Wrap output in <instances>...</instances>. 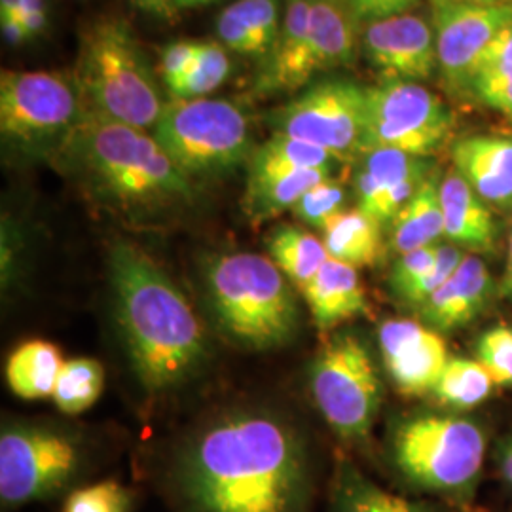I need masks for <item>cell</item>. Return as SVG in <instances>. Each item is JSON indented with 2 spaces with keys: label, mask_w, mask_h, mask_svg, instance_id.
Instances as JSON below:
<instances>
[{
  "label": "cell",
  "mask_w": 512,
  "mask_h": 512,
  "mask_svg": "<svg viewBox=\"0 0 512 512\" xmlns=\"http://www.w3.org/2000/svg\"><path fill=\"white\" fill-rule=\"evenodd\" d=\"M173 484L186 512H308L310 452L287 421L234 414L184 448Z\"/></svg>",
  "instance_id": "6da1fadb"
},
{
  "label": "cell",
  "mask_w": 512,
  "mask_h": 512,
  "mask_svg": "<svg viewBox=\"0 0 512 512\" xmlns=\"http://www.w3.org/2000/svg\"><path fill=\"white\" fill-rule=\"evenodd\" d=\"M114 310L129 359L148 391L173 389L205 361L202 319L164 268L128 239L109 247Z\"/></svg>",
  "instance_id": "7a4b0ae2"
},
{
  "label": "cell",
  "mask_w": 512,
  "mask_h": 512,
  "mask_svg": "<svg viewBox=\"0 0 512 512\" xmlns=\"http://www.w3.org/2000/svg\"><path fill=\"white\" fill-rule=\"evenodd\" d=\"M55 162L110 209L148 217L190 205L194 181L145 129L86 116L55 150Z\"/></svg>",
  "instance_id": "3957f363"
},
{
  "label": "cell",
  "mask_w": 512,
  "mask_h": 512,
  "mask_svg": "<svg viewBox=\"0 0 512 512\" xmlns=\"http://www.w3.org/2000/svg\"><path fill=\"white\" fill-rule=\"evenodd\" d=\"M73 80L86 116L147 131L164 112L147 54L124 18L105 16L82 29Z\"/></svg>",
  "instance_id": "277c9868"
},
{
  "label": "cell",
  "mask_w": 512,
  "mask_h": 512,
  "mask_svg": "<svg viewBox=\"0 0 512 512\" xmlns=\"http://www.w3.org/2000/svg\"><path fill=\"white\" fill-rule=\"evenodd\" d=\"M207 298L217 325L234 342L251 349L289 344L300 311L291 281L270 256L228 253L209 260Z\"/></svg>",
  "instance_id": "5b68a950"
},
{
  "label": "cell",
  "mask_w": 512,
  "mask_h": 512,
  "mask_svg": "<svg viewBox=\"0 0 512 512\" xmlns=\"http://www.w3.org/2000/svg\"><path fill=\"white\" fill-rule=\"evenodd\" d=\"M389 458L406 484L450 503H469L486 458V435L475 421L421 414L401 421Z\"/></svg>",
  "instance_id": "8992f818"
},
{
  "label": "cell",
  "mask_w": 512,
  "mask_h": 512,
  "mask_svg": "<svg viewBox=\"0 0 512 512\" xmlns=\"http://www.w3.org/2000/svg\"><path fill=\"white\" fill-rule=\"evenodd\" d=\"M154 137L192 181L247 164L255 150L249 118L230 99H175L165 105Z\"/></svg>",
  "instance_id": "52a82bcc"
},
{
  "label": "cell",
  "mask_w": 512,
  "mask_h": 512,
  "mask_svg": "<svg viewBox=\"0 0 512 512\" xmlns=\"http://www.w3.org/2000/svg\"><path fill=\"white\" fill-rule=\"evenodd\" d=\"M310 385L321 416L340 439H368L380 414L384 385L361 338L344 332L327 340L313 359Z\"/></svg>",
  "instance_id": "ba28073f"
},
{
  "label": "cell",
  "mask_w": 512,
  "mask_h": 512,
  "mask_svg": "<svg viewBox=\"0 0 512 512\" xmlns=\"http://www.w3.org/2000/svg\"><path fill=\"white\" fill-rule=\"evenodd\" d=\"M86 118L73 76L50 71H4L0 76V133L25 150H52Z\"/></svg>",
  "instance_id": "9c48e42d"
},
{
  "label": "cell",
  "mask_w": 512,
  "mask_h": 512,
  "mask_svg": "<svg viewBox=\"0 0 512 512\" xmlns=\"http://www.w3.org/2000/svg\"><path fill=\"white\" fill-rule=\"evenodd\" d=\"M82 467L78 442L46 427H6L0 435V501L16 509L73 484Z\"/></svg>",
  "instance_id": "30bf717a"
},
{
  "label": "cell",
  "mask_w": 512,
  "mask_h": 512,
  "mask_svg": "<svg viewBox=\"0 0 512 512\" xmlns=\"http://www.w3.org/2000/svg\"><path fill=\"white\" fill-rule=\"evenodd\" d=\"M366 90L346 78L313 84L270 114L275 133L329 150L340 162L365 152Z\"/></svg>",
  "instance_id": "8fae6325"
},
{
  "label": "cell",
  "mask_w": 512,
  "mask_h": 512,
  "mask_svg": "<svg viewBox=\"0 0 512 512\" xmlns=\"http://www.w3.org/2000/svg\"><path fill=\"white\" fill-rule=\"evenodd\" d=\"M454 116L420 82L384 80L366 90L365 152L393 148L427 158L450 137Z\"/></svg>",
  "instance_id": "7c38bea8"
},
{
  "label": "cell",
  "mask_w": 512,
  "mask_h": 512,
  "mask_svg": "<svg viewBox=\"0 0 512 512\" xmlns=\"http://www.w3.org/2000/svg\"><path fill=\"white\" fill-rule=\"evenodd\" d=\"M509 23L512 4H444L433 8L437 61L448 88H471L480 57Z\"/></svg>",
  "instance_id": "4fadbf2b"
},
{
  "label": "cell",
  "mask_w": 512,
  "mask_h": 512,
  "mask_svg": "<svg viewBox=\"0 0 512 512\" xmlns=\"http://www.w3.org/2000/svg\"><path fill=\"white\" fill-rule=\"evenodd\" d=\"M378 344L391 384L406 397L431 393L450 359L439 332L412 319H385Z\"/></svg>",
  "instance_id": "5bb4252c"
},
{
  "label": "cell",
  "mask_w": 512,
  "mask_h": 512,
  "mask_svg": "<svg viewBox=\"0 0 512 512\" xmlns=\"http://www.w3.org/2000/svg\"><path fill=\"white\" fill-rule=\"evenodd\" d=\"M363 50L385 80H429L439 69L431 25L414 14L378 19L366 25Z\"/></svg>",
  "instance_id": "9a60e30c"
},
{
  "label": "cell",
  "mask_w": 512,
  "mask_h": 512,
  "mask_svg": "<svg viewBox=\"0 0 512 512\" xmlns=\"http://www.w3.org/2000/svg\"><path fill=\"white\" fill-rule=\"evenodd\" d=\"M355 175L357 207L380 224L391 222L412 196L433 175L427 158L393 148L363 152Z\"/></svg>",
  "instance_id": "2e32d148"
},
{
  "label": "cell",
  "mask_w": 512,
  "mask_h": 512,
  "mask_svg": "<svg viewBox=\"0 0 512 512\" xmlns=\"http://www.w3.org/2000/svg\"><path fill=\"white\" fill-rule=\"evenodd\" d=\"M459 175L492 209L512 211V137L469 135L452 147Z\"/></svg>",
  "instance_id": "e0dca14e"
},
{
  "label": "cell",
  "mask_w": 512,
  "mask_h": 512,
  "mask_svg": "<svg viewBox=\"0 0 512 512\" xmlns=\"http://www.w3.org/2000/svg\"><path fill=\"white\" fill-rule=\"evenodd\" d=\"M492 293L494 281L486 262L467 253L452 277L421 306V319L437 332L461 329L484 311Z\"/></svg>",
  "instance_id": "ac0fdd59"
},
{
  "label": "cell",
  "mask_w": 512,
  "mask_h": 512,
  "mask_svg": "<svg viewBox=\"0 0 512 512\" xmlns=\"http://www.w3.org/2000/svg\"><path fill=\"white\" fill-rule=\"evenodd\" d=\"M315 74L310 50V0H287L281 35L264 61L255 92L260 95L300 90Z\"/></svg>",
  "instance_id": "d6986e66"
},
{
  "label": "cell",
  "mask_w": 512,
  "mask_h": 512,
  "mask_svg": "<svg viewBox=\"0 0 512 512\" xmlns=\"http://www.w3.org/2000/svg\"><path fill=\"white\" fill-rule=\"evenodd\" d=\"M440 203L444 236L454 245L473 253H488L494 249L497 228L492 207L456 169L440 181Z\"/></svg>",
  "instance_id": "ffe728a7"
},
{
  "label": "cell",
  "mask_w": 512,
  "mask_h": 512,
  "mask_svg": "<svg viewBox=\"0 0 512 512\" xmlns=\"http://www.w3.org/2000/svg\"><path fill=\"white\" fill-rule=\"evenodd\" d=\"M315 327L330 332L368 310L365 285L357 268L329 258L302 291Z\"/></svg>",
  "instance_id": "44dd1931"
},
{
  "label": "cell",
  "mask_w": 512,
  "mask_h": 512,
  "mask_svg": "<svg viewBox=\"0 0 512 512\" xmlns=\"http://www.w3.org/2000/svg\"><path fill=\"white\" fill-rule=\"evenodd\" d=\"M330 512H444L439 505L395 494L376 484L348 459L336 463Z\"/></svg>",
  "instance_id": "7402d4cb"
},
{
  "label": "cell",
  "mask_w": 512,
  "mask_h": 512,
  "mask_svg": "<svg viewBox=\"0 0 512 512\" xmlns=\"http://www.w3.org/2000/svg\"><path fill=\"white\" fill-rule=\"evenodd\" d=\"M357 23L346 0H310V50L315 73L348 65L357 44Z\"/></svg>",
  "instance_id": "603a6c76"
},
{
  "label": "cell",
  "mask_w": 512,
  "mask_h": 512,
  "mask_svg": "<svg viewBox=\"0 0 512 512\" xmlns=\"http://www.w3.org/2000/svg\"><path fill=\"white\" fill-rule=\"evenodd\" d=\"M332 171L304 169L285 175L249 177L243 196V211L253 224H262L285 211H293L306 192L325 183Z\"/></svg>",
  "instance_id": "cb8c5ba5"
},
{
  "label": "cell",
  "mask_w": 512,
  "mask_h": 512,
  "mask_svg": "<svg viewBox=\"0 0 512 512\" xmlns=\"http://www.w3.org/2000/svg\"><path fill=\"white\" fill-rule=\"evenodd\" d=\"M321 234L330 258L357 270L374 266L384 255L382 224L359 207L336 215Z\"/></svg>",
  "instance_id": "d4e9b609"
},
{
  "label": "cell",
  "mask_w": 512,
  "mask_h": 512,
  "mask_svg": "<svg viewBox=\"0 0 512 512\" xmlns=\"http://www.w3.org/2000/svg\"><path fill=\"white\" fill-rule=\"evenodd\" d=\"M63 365L61 351L52 342L29 340L10 353L6 361V382L19 399L42 401L54 397Z\"/></svg>",
  "instance_id": "484cf974"
},
{
  "label": "cell",
  "mask_w": 512,
  "mask_h": 512,
  "mask_svg": "<svg viewBox=\"0 0 512 512\" xmlns=\"http://www.w3.org/2000/svg\"><path fill=\"white\" fill-rule=\"evenodd\" d=\"M391 224V247L399 255L437 245V241L444 236V215L440 203V183L435 175L421 184L420 190L391 220Z\"/></svg>",
  "instance_id": "4316f807"
},
{
  "label": "cell",
  "mask_w": 512,
  "mask_h": 512,
  "mask_svg": "<svg viewBox=\"0 0 512 512\" xmlns=\"http://www.w3.org/2000/svg\"><path fill=\"white\" fill-rule=\"evenodd\" d=\"M266 245L275 266L294 287L300 289V293L310 285L311 279L319 274L330 258L323 239L315 238L310 232L293 224L275 226L268 234Z\"/></svg>",
  "instance_id": "83f0119b"
},
{
  "label": "cell",
  "mask_w": 512,
  "mask_h": 512,
  "mask_svg": "<svg viewBox=\"0 0 512 512\" xmlns=\"http://www.w3.org/2000/svg\"><path fill=\"white\" fill-rule=\"evenodd\" d=\"M340 160L329 150L315 147L306 141L274 133L272 139L256 147L247 162L249 177H270L285 175L304 169H325L332 171Z\"/></svg>",
  "instance_id": "f1b7e54d"
},
{
  "label": "cell",
  "mask_w": 512,
  "mask_h": 512,
  "mask_svg": "<svg viewBox=\"0 0 512 512\" xmlns=\"http://www.w3.org/2000/svg\"><path fill=\"white\" fill-rule=\"evenodd\" d=\"M494 385L490 372L476 359L450 357L431 393L446 408L471 410L490 397Z\"/></svg>",
  "instance_id": "f546056e"
},
{
  "label": "cell",
  "mask_w": 512,
  "mask_h": 512,
  "mask_svg": "<svg viewBox=\"0 0 512 512\" xmlns=\"http://www.w3.org/2000/svg\"><path fill=\"white\" fill-rule=\"evenodd\" d=\"M105 387V370L95 359L80 357L65 361L57 378L54 403L63 414L76 416L99 401Z\"/></svg>",
  "instance_id": "4dcf8cb0"
},
{
  "label": "cell",
  "mask_w": 512,
  "mask_h": 512,
  "mask_svg": "<svg viewBox=\"0 0 512 512\" xmlns=\"http://www.w3.org/2000/svg\"><path fill=\"white\" fill-rule=\"evenodd\" d=\"M253 44L255 57L268 59L274 52L283 23L277 0H238L224 10Z\"/></svg>",
  "instance_id": "1f68e13d"
},
{
  "label": "cell",
  "mask_w": 512,
  "mask_h": 512,
  "mask_svg": "<svg viewBox=\"0 0 512 512\" xmlns=\"http://www.w3.org/2000/svg\"><path fill=\"white\" fill-rule=\"evenodd\" d=\"M230 74V59L222 44L202 42L196 65L188 76L169 92L175 99H203L219 90Z\"/></svg>",
  "instance_id": "d6a6232c"
},
{
  "label": "cell",
  "mask_w": 512,
  "mask_h": 512,
  "mask_svg": "<svg viewBox=\"0 0 512 512\" xmlns=\"http://www.w3.org/2000/svg\"><path fill=\"white\" fill-rule=\"evenodd\" d=\"M133 495L118 480H101L69 494L63 512H131Z\"/></svg>",
  "instance_id": "836d02e7"
},
{
  "label": "cell",
  "mask_w": 512,
  "mask_h": 512,
  "mask_svg": "<svg viewBox=\"0 0 512 512\" xmlns=\"http://www.w3.org/2000/svg\"><path fill=\"white\" fill-rule=\"evenodd\" d=\"M348 200L344 186L336 183L334 179H327L325 183L317 184L302 196V200L293 207L294 217L302 220L304 224L323 230L330 220L340 215Z\"/></svg>",
  "instance_id": "e575fe53"
},
{
  "label": "cell",
  "mask_w": 512,
  "mask_h": 512,
  "mask_svg": "<svg viewBox=\"0 0 512 512\" xmlns=\"http://www.w3.org/2000/svg\"><path fill=\"white\" fill-rule=\"evenodd\" d=\"M475 359L490 372L495 385H512V327L486 330L476 342Z\"/></svg>",
  "instance_id": "d590c367"
},
{
  "label": "cell",
  "mask_w": 512,
  "mask_h": 512,
  "mask_svg": "<svg viewBox=\"0 0 512 512\" xmlns=\"http://www.w3.org/2000/svg\"><path fill=\"white\" fill-rule=\"evenodd\" d=\"M465 256H467V251L454 243L440 245L439 258H437V264L433 266V270L429 274L423 275L420 281L416 285H412L408 291H404L399 296V300L403 302L404 306L420 310L421 306L437 293L440 287L458 270V266Z\"/></svg>",
  "instance_id": "8d00e7d4"
},
{
  "label": "cell",
  "mask_w": 512,
  "mask_h": 512,
  "mask_svg": "<svg viewBox=\"0 0 512 512\" xmlns=\"http://www.w3.org/2000/svg\"><path fill=\"white\" fill-rule=\"evenodd\" d=\"M471 90L484 105L507 114L512 120V65L482 69L476 73Z\"/></svg>",
  "instance_id": "74e56055"
},
{
  "label": "cell",
  "mask_w": 512,
  "mask_h": 512,
  "mask_svg": "<svg viewBox=\"0 0 512 512\" xmlns=\"http://www.w3.org/2000/svg\"><path fill=\"white\" fill-rule=\"evenodd\" d=\"M439 247L440 245H429V247H421L416 251L399 255L389 275V287L397 298L404 291H408L412 285H416L423 275L433 270L439 258Z\"/></svg>",
  "instance_id": "f35d334b"
},
{
  "label": "cell",
  "mask_w": 512,
  "mask_h": 512,
  "mask_svg": "<svg viewBox=\"0 0 512 512\" xmlns=\"http://www.w3.org/2000/svg\"><path fill=\"white\" fill-rule=\"evenodd\" d=\"M202 42L198 40H175L162 52V78L171 90L184 80L198 61Z\"/></svg>",
  "instance_id": "ab89813d"
},
{
  "label": "cell",
  "mask_w": 512,
  "mask_h": 512,
  "mask_svg": "<svg viewBox=\"0 0 512 512\" xmlns=\"http://www.w3.org/2000/svg\"><path fill=\"white\" fill-rule=\"evenodd\" d=\"M48 23V4L46 0H23L16 18L2 25L6 38L14 44L27 42L38 37Z\"/></svg>",
  "instance_id": "60d3db41"
},
{
  "label": "cell",
  "mask_w": 512,
  "mask_h": 512,
  "mask_svg": "<svg viewBox=\"0 0 512 512\" xmlns=\"http://www.w3.org/2000/svg\"><path fill=\"white\" fill-rule=\"evenodd\" d=\"M349 8L357 21H378L408 14L418 0H348Z\"/></svg>",
  "instance_id": "b9f144b4"
},
{
  "label": "cell",
  "mask_w": 512,
  "mask_h": 512,
  "mask_svg": "<svg viewBox=\"0 0 512 512\" xmlns=\"http://www.w3.org/2000/svg\"><path fill=\"white\" fill-rule=\"evenodd\" d=\"M501 65H512V23H509L507 27H503L495 35L494 40L490 42V46L486 48L484 55L480 57L476 73H480L482 69L501 67Z\"/></svg>",
  "instance_id": "7bdbcfd3"
},
{
  "label": "cell",
  "mask_w": 512,
  "mask_h": 512,
  "mask_svg": "<svg viewBox=\"0 0 512 512\" xmlns=\"http://www.w3.org/2000/svg\"><path fill=\"white\" fill-rule=\"evenodd\" d=\"M499 471L503 480L507 482V486L512 490V439L505 442L501 456H499Z\"/></svg>",
  "instance_id": "ee69618b"
},
{
  "label": "cell",
  "mask_w": 512,
  "mask_h": 512,
  "mask_svg": "<svg viewBox=\"0 0 512 512\" xmlns=\"http://www.w3.org/2000/svg\"><path fill=\"white\" fill-rule=\"evenodd\" d=\"M23 0H0V23H8L16 18Z\"/></svg>",
  "instance_id": "f6af8a7d"
},
{
  "label": "cell",
  "mask_w": 512,
  "mask_h": 512,
  "mask_svg": "<svg viewBox=\"0 0 512 512\" xmlns=\"http://www.w3.org/2000/svg\"><path fill=\"white\" fill-rule=\"evenodd\" d=\"M177 8L173 0H156V18L173 19L177 16Z\"/></svg>",
  "instance_id": "bcb514c9"
},
{
  "label": "cell",
  "mask_w": 512,
  "mask_h": 512,
  "mask_svg": "<svg viewBox=\"0 0 512 512\" xmlns=\"http://www.w3.org/2000/svg\"><path fill=\"white\" fill-rule=\"evenodd\" d=\"M503 294L512 300V234L511 243H509V256H507V268L503 275Z\"/></svg>",
  "instance_id": "7dc6e473"
},
{
  "label": "cell",
  "mask_w": 512,
  "mask_h": 512,
  "mask_svg": "<svg viewBox=\"0 0 512 512\" xmlns=\"http://www.w3.org/2000/svg\"><path fill=\"white\" fill-rule=\"evenodd\" d=\"M215 0H173L177 10H184V8H196V6H203V4H211Z\"/></svg>",
  "instance_id": "c3c4849f"
},
{
  "label": "cell",
  "mask_w": 512,
  "mask_h": 512,
  "mask_svg": "<svg viewBox=\"0 0 512 512\" xmlns=\"http://www.w3.org/2000/svg\"><path fill=\"white\" fill-rule=\"evenodd\" d=\"M135 6H139L141 10H145L148 14L156 16V0H133Z\"/></svg>",
  "instance_id": "681fc988"
},
{
  "label": "cell",
  "mask_w": 512,
  "mask_h": 512,
  "mask_svg": "<svg viewBox=\"0 0 512 512\" xmlns=\"http://www.w3.org/2000/svg\"><path fill=\"white\" fill-rule=\"evenodd\" d=\"M433 8L444 6V4H476V0H429Z\"/></svg>",
  "instance_id": "f907efd6"
},
{
  "label": "cell",
  "mask_w": 512,
  "mask_h": 512,
  "mask_svg": "<svg viewBox=\"0 0 512 512\" xmlns=\"http://www.w3.org/2000/svg\"><path fill=\"white\" fill-rule=\"evenodd\" d=\"M476 4H512L511 0H476Z\"/></svg>",
  "instance_id": "816d5d0a"
},
{
  "label": "cell",
  "mask_w": 512,
  "mask_h": 512,
  "mask_svg": "<svg viewBox=\"0 0 512 512\" xmlns=\"http://www.w3.org/2000/svg\"><path fill=\"white\" fill-rule=\"evenodd\" d=\"M346 2H348V0H346Z\"/></svg>",
  "instance_id": "f5cc1de1"
},
{
  "label": "cell",
  "mask_w": 512,
  "mask_h": 512,
  "mask_svg": "<svg viewBox=\"0 0 512 512\" xmlns=\"http://www.w3.org/2000/svg\"><path fill=\"white\" fill-rule=\"evenodd\" d=\"M511 2H512V0H511Z\"/></svg>",
  "instance_id": "db71d44e"
}]
</instances>
